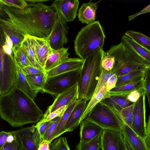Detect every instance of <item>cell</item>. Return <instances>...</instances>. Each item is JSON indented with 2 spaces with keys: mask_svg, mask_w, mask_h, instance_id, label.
<instances>
[{
  "mask_svg": "<svg viewBox=\"0 0 150 150\" xmlns=\"http://www.w3.org/2000/svg\"><path fill=\"white\" fill-rule=\"evenodd\" d=\"M56 15L51 6L42 3H28L23 9L4 6L0 8V31L9 37L13 46H21L27 35L48 38Z\"/></svg>",
  "mask_w": 150,
  "mask_h": 150,
  "instance_id": "obj_1",
  "label": "cell"
},
{
  "mask_svg": "<svg viewBox=\"0 0 150 150\" xmlns=\"http://www.w3.org/2000/svg\"><path fill=\"white\" fill-rule=\"evenodd\" d=\"M44 114L34 100L16 86L0 96V116L13 127L38 122Z\"/></svg>",
  "mask_w": 150,
  "mask_h": 150,
  "instance_id": "obj_2",
  "label": "cell"
},
{
  "mask_svg": "<svg viewBox=\"0 0 150 150\" xmlns=\"http://www.w3.org/2000/svg\"><path fill=\"white\" fill-rule=\"evenodd\" d=\"M105 51L99 49L85 59L78 81V100H90L92 97L103 68L101 62Z\"/></svg>",
  "mask_w": 150,
  "mask_h": 150,
  "instance_id": "obj_3",
  "label": "cell"
},
{
  "mask_svg": "<svg viewBox=\"0 0 150 150\" xmlns=\"http://www.w3.org/2000/svg\"><path fill=\"white\" fill-rule=\"evenodd\" d=\"M105 36L98 21L87 24L77 35L74 41L75 53L85 59L98 50L103 48Z\"/></svg>",
  "mask_w": 150,
  "mask_h": 150,
  "instance_id": "obj_4",
  "label": "cell"
},
{
  "mask_svg": "<svg viewBox=\"0 0 150 150\" xmlns=\"http://www.w3.org/2000/svg\"><path fill=\"white\" fill-rule=\"evenodd\" d=\"M0 36V96L5 94L14 87L17 70L13 44Z\"/></svg>",
  "mask_w": 150,
  "mask_h": 150,
  "instance_id": "obj_5",
  "label": "cell"
},
{
  "mask_svg": "<svg viewBox=\"0 0 150 150\" xmlns=\"http://www.w3.org/2000/svg\"><path fill=\"white\" fill-rule=\"evenodd\" d=\"M115 62L111 71L117 78L137 69H150V63L136 55L121 42L115 45Z\"/></svg>",
  "mask_w": 150,
  "mask_h": 150,
  "instance_id": "obj_6",
  "label": "cell"
},
{
  "mask_svg": "<svg viewBox=\"0 0 150 150\" xmlns=\"http://www.w3.org/2000/svg\"><path fill=\"white\" fill-rule=\"evenodd\" d=\"M85 119L103 129L122 131L124 123L120 113L100 101L92 108Z\"/></svg>",
  "mask_w": 150,
  "mask_h": 150,
  "instance_id": "obj_7",
  "label": "cell"
},
{
  "mask_svg": "<svg viewBox=\"0 0 150 150\" xmlns=\"http://www.w3.org/2000/svg\"><path fill=\"white\" fill-rule=\"evenodd\" d=\"M81 69L47 77L43 93L56 97L78 82Z\"/></svg>",
  "mask_w": 150,
  "mask_h": 150,
  "instance_id": "obj_8",
  "label": "cell"
},
{
  "mask_svg": "<svg viewBox=\"0 0 150 150\" xmlns=\"http://www.w3.org/2000/svg\"><path fill=\"white\" fill-rule=\"evenodd\" d=\"M55 21L49 36L47 38L52 49L57 50L64 47L68 42L67 35L69 28L66 22L56 12Z\"/></svg>",
  "mask_w": 150,
  "mask_h": 150,
  "instance_id": "obj_9",
  "label": "cell"
},
{
  "mask_svg": "<svg viewBox=\"0 0 150 150\" xmlns=\"http://www.w3.org/2000/svg\"><path fill=\"white\" fill-rule=\"evenodd\" d=\"M146 93L142 94L134 103V113L131 125L130 127L137 134L144 140L146 136Z\"/></svg>",
  "mask_w": 150,
  "mask_h": 150,
  "instance_id": "obj_10",
  "label": "cell"
},
{
  "mask_svg": "<svg viewBox=\"0 0 150 150\" xmlns=\"http://www.w3.org/2000/svg\"><path fill=\"white\" fill-rule=\"evenodd\" d=\"M79 4L78 0H56L51 6L67 22L73 21L76 18Z\"/></svg>",
  "mask_w": 150,
  "mask_h": 150,
  "instance_id": "obj_11",
  "label": "cell"
},
{
  "mask_svg": "<svg viewBox=\"0 0 150 150\" xmlns=\"http://www.w3.org/2000/svg\"><path fill=\"white\" fill-rule=\"evenodd\" d=\"M78 98L77 82L56 97L53 103L49 106L44 115H47L62 106L69 105L78 100Z\"/></svg>",
  "mask_w": 150,
  "mask_h": 150,
  "instance_id": "obj_12",
  "label": "cell"
},
{
  "mask_svg": "<svg viewBox=\"0 0 150 150\" xmlns=\"http://www.w3.org/2000/svg\"><path fill=\"white\" fill-rule=\"evenodd\" d=\"M19 135L25 150H38L42 142L35 125L16 130Z\"/></svg>",
  "mask_w": 150,
  "mask_h": 150,
  "instance_id": "obj_13",
  "label": "cell"
},
{
  "mask_svg": "<svg viewBox=\"0 0 150 150\" xmlns=\"http://www.w3.org/2000/svg\"><path fill=\"white\" fill-rule=\"evenodd\" d=\"M86 100H78L65 125L64 133L72 132L80 124L81 118L87 105Z\"/></svg>",
  "mask_w": 150,
  "mask_h": 150,
  "instance_id": "obj_14",
  "label": "cell"
},
{
  "mask_svg": "<svg viewBox=\"0 0 150 150\" xmlns=\"http://www.w3.org/2000/svg\"><path fill=\"white\" fill-rule=\"evenodd\" d=\"M80 141L82 143L89 142L101 135L103 129L98 125L85 119L80 123Z\"/></svg>",
  "mask_w": 150,
  "mask_h": 150,
  "instance_id": "obj_15",
  "label": "cell"
},
{
  "mask_svg": "<svg viewBox=\"0 0 150 150\" xmlns=\"http://www.w3.org/2000/svg\"><path fill=\"white\" fill-rule=\"evenodd\" d=\"M84 61L81 58H69L55 67L45 71L47 78L81 69Z\"/></svg>",
  "mask_w": 150,
  "mask_h": 150,
  "instance_id": "obj_16",
  "label": "cell"
},
{
  "mask_svg": "<svg viewBox=\"0 0 150 150\" xmlns=\"http://www.w3.org/2000/svg\"><path fill=\"white\" fill-rule=\"evenodd\" d=\"M121 131L103 129L101 135L102 150H119L118 142Z\"/></svg>",
  "mask_w": 150,
  "mask_h": 150,
  "instance_id": "obj_17",
  "label": "cell"
},
{
  "mask_svg": "<svg viewBox=\"0 0 150 150\" xmlns=\"http://www.w3.org/2000/svg\"><path fill=\"white\" fill-rule=\"evenodd\" d=\"M35 38L36 56L39 63L44 69L47 59L53 49L50 46L47 38Z\"/></svg>",
  "mask_w": 150,
  "mask_h": 150,
  "instance_id": "obj_18",
  "label": "cell"
},
{
  "mask_svg": "<svg viewBox=\"0 0 150 150\" xmlns=\"http://www.w3.org/2000/svg\"><path fill=\"white\" fill-rule=\"evenodd\" d=\"M121 132L134 150H150L145 140L134 132L129 126L124 123Z\"/></svg>",
  "mask_w": 150,
  "mask_h": 150,
  "instance_id": "obj_19",
  "label": "cell"
},
{
  "mask_svg": "<svg viewBox=\"0 0 150 150\" xmlns=\"http://www.w3.org/2000/svg\"><path fill=\"white\" fill-rule=\"evenodd\" d=\"M36 42L35 37L27 35L22 41L21 46L24 50L31 65L39 69H44L39 63L36 56Z\"/></svg>",
  "mask_w": 150,
  "mask_h": 150,
  "instance_id": "obj_20",
  "label": "cell"
},
{
  "mask_svg": "<svg viewBox=\"0 0 150 150\" xmlns=\"http://www.w3.org/2000/svg\"><path fill=\"white\" fill-rule=\"evenodd\" d=\"M101 1L94 3L91 0L88 2L83 4L79 9L78 14L79 21L82 23L87 24L95 22L97 4Z\"/></svg>",
  "mask_w": 150,
  "mask_h": 150,
  "instance_id": "obj_21",
  "label": "cell"
},
{
  "mask_svg": "<svg viewBox=\"0 0 150 150\" xmlns=\"http://www.w3.org/2000/svg\"><path fill=\"white\" fill-rule=\"evenodd\" d=\"M69 47H63L60 49L52 50L49 56L44 67L45 71L57 67L69 58L70 53L68 52Z\"/></svg>",
  "mask_w": 150,
  "mask_h": 150,
  "instance_id": "obj_22",
  "label": "cell"
},
{
  "mask_svg": "<svg viewBox=\"0 0 150 150\" xmlns=\"http://www.w3.org/2000/svg\"><path fill=\"white\" fill-rule=\"evenodd\" d=\"M121 42L136 55L150 63V50L125 35L122 37Z\"/></svg>",
  "mask_w": 150,
  "mask_h": 150,
  "instance_id": "obj_23",
  "label": "cell"
},
{
  "mask_svg": "<svg viewBox=\"0 0 150 150\" xmlns=\"http://www.w3.org/2000/svg\"><path fill=\"white\" fill-rule=\"evenodd\" d=\"M149 69H137L117 78L115 87L136 83L144 79L146 72Z\"/></svg>",
  "mask_w": 150,
  "mask_h": 150,
  "instance_id": "obj_24",
  "label": "cell"
},
{
  "mask_svg": "<svg viewBox=\"0 0 150 150\" xmlns=\"http://www.w3.org/2000/svg\"><path fill=\"white\" fill-rule=\"evenodd\" d=\"M127 97L125 96H111L101 102L120 113L122 109L133 103L127 99Z\"/></svg>",
  "mask_w": 150,
  "mask_h": 150,
  "instance_id": "obj_25",
  "label": "cell"
},
{
  "mask_svg": "<svg viewBox=\"0 0 150 150\" xmlns=\"http://www.w3.org/2000/svg\"><path fill=\"white\" fill-rule=\"evenodd\" d=\"M15 64L17 70L15 85L34 100L38 93L31 88L21 69L16 63Z\"/></svg>",
  "mask_w": 150,
  "mask_h": 150,
  "instance_id": "obj_26",
  "label": "cell"
},
{
  "mask_svg": "<svg viewBox=\"0 0 150 150\" xmlns=\"http://www.w3.org/2000/svg\"><path fill=\"white\" fill-rule=\"evenodd\" d=\"M31 88L37 93L43 92L47 78L46 71L40 73L25 75Z\"/></svg>",
  "mask_w": 150,
  "mask_h": 150,
  "instance_id": "obj_27",
  "label": "cell"
},
{
  "mask_svg": "<svg viewBox=\"0 0 150 150\" xmlns=\"http://www.w3.org/2000/svg\"><path fill=\"white\" fill-rule=\"evenodd\" d=\"M145 89L144 79L136 83L121 86L115 87L109 91L110 96L121 95L127 96L132 91Z\"/></svg>",
  "mask_w": 150,
  "mask_h": 150,
  "instance_id": "obj_28",
  "label": "cell"
},
{
  "mask_svg": "<svg viewBox=\"0 0 150 150\" xmlns=\"http://www.w3.org/2000/svg\"><path fill=\"white\" fill-rule=\"evenodd\" d=\"M109 91L106 88V85L95 96L92 97L87 104L81 118V121L84 119L94 107L103 99L110 96Z\"/></svg>",
  "mask_w": 150,
  "mask_h": 150,
  "instance_id": "obj_29",
  "label": "cell"
},
{
  "mask_svg": "<svg viewBox=\"0 0 150 150\" xmlns=\"http://www.w3.org/2000/svg\"><path fill=\"white\" fill-rule=\"evenodd\" d=\"M13 50L15 62L21 69L32 66L21 46H13Z\"/></svg>",
  "mask_w": 150,
  "mask_h": 150,
  "instance_id": "obj_30",
  "label": "cell"
},
{
  "mask_svg": "<svg viewBox=\"0 0 150 150\" xmlns=\"http://www.w3.org/2000/svg\"><path fill=\"white\" fill-rule=\"evenodd\" d=\"M77 101L78 100L70 105L66 109L63 114L60 117L53 136L52 139V141L64 133V130L65 124L70 113L76 104Z\"/></svg>",
  "mask_w": 150,
  "mask_h": 150,
  "instance_id": "obj_31",
  "label": "cell"
},
{
  "mask_svg": "<svg viewBox=\"0 0 150 150\" xmlns=\"http://www.w3.org/2000/svg\"><path fill=\"white\" fill-rule=\"evenodd\" d=\"M125 35L150 50V39L143 33L132 30H128L125 32Z\"/></svg>",
  "mask_w": 150,
  "mask_h": 150,
  "instance_id": "obj_32",
  "label": "cell"
},
{
  "mask_svg": "<svg viewBox=\"0 0 150 150\" xmlns=\"http://www.w3.org/2000/svg\"><path fill=\"white\" fill-rule=\"evenodd\" d=\"M101 135L87 142H79L76 146V150H99L101 147Z\"/></svg>",
  "mask_w": 150,
  "mask_h": 150,
  "instance_id": "obj_33",
  "label": "cell"
},
{
  "mask_svg": "<svg viewBox=\"0 0 150 150\" xmlns=\"http://www.w3.org/2000/svg\"><path fill=\"white\" fill-rule=\"evenodd\" d=\"M61 117H57L50 121L42 141H46L50 144L52 142L53 136Z\"/></svg>",
  "mask_w": 150,
  "mask_h": 150,
  "instance_id": "obj_34",
  "label": "cell"
},
{
  "mask_svg": "<svg viewBox=\"0 0 150 150\" xmlns=\"http://www.w3.org/2000/svg\"><path fill=\"white\" fill-rule=\"evenodd\" d=\"M113 74H114L112 72L111 70L107 71L103 69L102 72L100 76L92 97L97 94L103 87L106 85L109 78Z\"/></svg>",
  "mask_w": 150,
  "mask_h": 150,
  "instance_id": "obj_35",
  "label": "cell"
},
{
  "mask_svg": "<svg viewBox=\"0 0 150 150\" xmlns=\"http://www.w3.org/2000/svg\"><path fill=\"white\" fill-rule=\"evenodd\" d=\"M134 103L123 108L120 113L124 123L130 127L133 118Z\"/></svg>",
  "mask_w": 150,
  "mask_h": 150,
  "instance_id": "obj_36",
  "label": "cell"
},
{
  "mask_svg": "<svg viewBox=\"0 0 150 150\" xmlns=\"http://www.w3.org/2000/svg\"><path fill=\"white\" fill-rule=\"evenodd\" d=\"M28 5L25 0H0V8L4 6L23 9Z\"/></svg>",
  "mask_w": 150,
  "mask_h": 150,
  "instance_id": "obj_37",
  "label": "cell"
},
{
  "mask_svg": "<svg viewBox=\"0 0 150 150\" xmlns=\"http://www.w3.org/2000/svg\"><path fill=\"white\" fill-rule=\"evenodd\" d=\"M69 105L61 107L47 115H43L42 118L39 121L42 122H49L57 117H61Z\"/></svg>",
  "mask_w": 150,
  "mask_h": 150,
  "instance_id": "obj_38",
  "label": "cell"
},
{
  "mask_svg": "<svg viewBox=\"0 0 150 150\" xmlns=\"http://www.w3.org/2000/svg\"><path fill=\"white\" fill-rule=\"evenodd\" d=\"M50 150H70L67 139L64 137L56 139L50 144Z\"/></svg>",
  "mask_w": 150,
  "mask_h": 150,
  "instance_id": "obj_39",
  "label": "cell"
},
{
  "mask_svg": "<svg viewBox=\"0 0 150 150\" xmlns=\"http://www.w3.org/2000/svg\"><path fill=\"white\" fill-rule=\"evenodd\" d=\"M14 131V138L13 142L12 150H25L19 135L16 130Z\"/></svg>",
  "mask_w": 150,
  "mask_h": 150,
  "instance_id": "obj_40",
  "label": "cell"
},
{
  "mask_svg": "<svg viewBox=\"0 0 150 150\" xmlns=\"http://www.w3.org/2000/svg\"><path fill=\"white\" fill-rule=\"evenodd\" d=\"M145 93L144 89L136 90L130 92L127 97V99L132 103H135L141 96Z\"/></svg>",
  "mask_w": 150,
  "mask_h": 150,
  "instance_id": "obj_41",
  "label": "cell"
},
{
  "mask_svg": "<svg viewBox=\"0 0 150 150\" xmlns=\"http://www.w3.org/2000/svg\"><path fill=\"white\" fill-rule=\"evenodd\" d=\"M150 69L146 72L144 78V87L146 95L147 96L148 104L150 107Z\"/></svg>",
  "mask_w": 150,
  "mask_h": 150,
  "instance_id": "obj_42",
  "label": "cell"
},
{
  "mask_svg": "<svg viewBox=\"0 0 150 150\" xmlns=\"http://www.w3.org/2000/svg\"><path fill=\"white\" fill-rule=\"evenodd\" d=\"M21 69L25 75L40 73L45 71L44 69H39L32 66L26 67Z\"/></svg>",
  "mask_w": 150,
  "mask_h": 150,
  "instance_id": "obj_43",
  "label": "cell"
},
{
  "mask_svg": "<svg viewBox=\"0 0 150 150\" xmlns=\"http://www.w3.org/2000/svg\"><path fill=\"white\" fill-rule=\"evenodd\" d=\"M49 123L50 121L42 122L39 121L35 125L42 140Z\"/></svg>",
  "mask_w": 150,
  "mask_h": 150,
  "instance_id": "obj_44",
  "label": "cell"
},
{
  "mask_svg": "<svg viewBox=\"0 0 150 150\" xmlns=\"http://www.w3.org/2000/svg\"><path fill=\"white\" fill-rule=\"evenodd\" d=\"M117 80V77L115 74L109 78L106 84V88L107 91H109L115 87Z\"/></svg>",
  "mask_w": 150,
  "mask_h": 150,
  "instance_id": "obj_45",
  "label": "cell"
},
{
  "mask_svg": "<svg viewBox=\"0 0 150 150\" xmlns=\"http://www.w3.org/2000/svg\"><path fill=\"white\" fill-rule=\"evenodd\" d=\"M150 12V5L149 4L144 8L141 11L135 14L128 16V20L131 21L137 16L142 14L148 13Z\"/></svg>",
  "mask_w": 150,
  "mask_h": 150,
  "instance_id": "obj_46",
  "label": "cell"
},
{
  "mask_svg": "<svg viewBox=\"0 0 150 150\" xmlns=\"http://www.w3.org/2000/svg\"><path fill=\"white\" fill-rule=\"evenodd\" d=\"M150 115L149 116L146 125V136L145 139L147 147L150 149Z\"/></svg>",
  "mask_w": 150,
  "mask_h": 150,
  "instance_id": "obj_47",
  "label": "cell"
},
{
  "mask_svg": "<svg viewBox=\"0 0 150 150\" xmlns=\"http://www.w3.org/2000/svg\"><path fill=\"white\" fill-rule=\"evenodd\" d=\"M10 133V132L4 131L0 132V149L6 142L7 138Z\"/></svg>",
  "mask_w": 150,
  "mask_h": 150,
  "instance_id": "obj_48",
  "label": "cell"
},
{
  "mask_svg": "<svg viewBox=\"0 0 150 150\" xmlns=\"http://www.w3.org/2000/svg\"><path fill=\"white\" fill-rule=\"evenodd\" d=\"M50 144L47 142L42 141L40 144L38 150H50Z\"/></svg>",
  "mask_w": 150,
  "mask_h": 150,
  "instance_id": "obj_49",
  "label": "cell"
},
{
  "mask_svg": "<svg viewBox=\"0 0 150 150\" xmlns=\"http://www.w3.org/2000/svg\"><path fill=\"white\" fill-rule=\"evenodd\" d=\"M13 142H6L0 150H12Z\"/></svg>",
  "mask_w": 150,
  "mask_h": 150,
  "instance_id": "obj_50",
  "label": "cell"
},
{
  "mask_svg": "<svg viewBox=\"0 0 150 150\" xmlns=\"http://www.w3.org/2000/svg\"><path fill=\"white\" fill-rule=\"evenodd\" d=\"M123 135L124 141L126 150H134L129 144L126 137L123 134Z\"/></svg>",
  "mask_w": 150,
  "mask_h": 150,
  "instance_id": "obj_51",
  "label": "cell"
},
{
  "mask_svg": "<svg viewBox=\"0 0 150 150\" xmlns=\"http://www.w3.org/2000/svg\"><path fill=\"white\" fill-rule=\"evenodd\" d=\"M49 0H27V2L30 3L35 4L38 3H42L50 1Z\"/></svg>",
  "mask_w": 150,
  "mask_h": 150,
  "instance_id": "obj_52",
  "label": "cell"
}]
</instances>
